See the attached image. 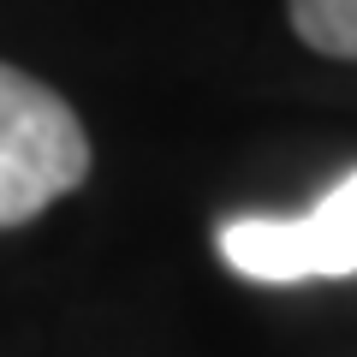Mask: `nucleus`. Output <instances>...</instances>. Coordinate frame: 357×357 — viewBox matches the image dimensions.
I'll use <instances>...</instances> for the list:
<instances>
[{
  "label": "nucleus",
  "mask_w": 357,
  "mask_h": 357,
  "mask_svg": "<svg viewBox=\"0 0 357 357\" xmlns=\"http://www.w3.org/2000/svg\"><path fill=\"white\" fill-rule=\"evenodd\" d=\"M89 178L84 119L42 77L0 66V227H24Z\"/></svg>",
  "instance_id": "f257e3e1"
},
{
  "label": "nucleus",
  "mask_w": 357,
  "mask_h": 357,
  "mask_svg": "<svg viewBox=\"0 0 357 357\" xmlns=\"http://www.w3.org/2000/svg\"><path fill=\"white\" fill-rule=\"evenodd\" d=\"M298 280L310 274H357V173L333 185L304 220H292Z\"/></svg>",
  "instance_id": "f03ea898"
},
{
  "label": "nucleus",
  "mask_w": 357,
  "mask_h": 357,
  "mask_svg": "<svg viewBox=\"0 0 357 357\" xmlns=\"http://www.w3.org/2000/svg\"><path fill=\"white\" fill-rule=\"evenodd\" d=\"M298 42L328 60H357V0H286Z\"/></svg>",
  "instance_id": "7ed1b4c3"
}]
</instances>
